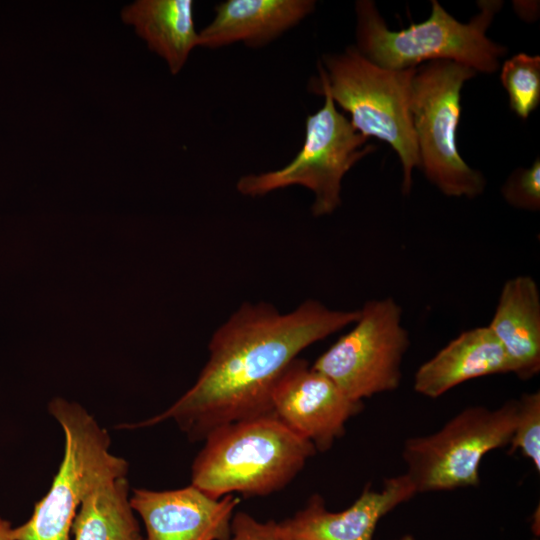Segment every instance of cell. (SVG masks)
Segmentation results:
<instances>
[{"mask_svg": "<svg viewBox=\"0 0 540 540\" xmlns=\"http://www.w3.org/2000/svg\"><path fill=\"white\" fill-rule=\"evenodd\" d=\"M0 540H14L11 523L0 517Z\"/></svg>", "mask_w": 540, "mask_h": 540, "instance_id": "22", "label": "cell"}, {"mask_svg": "<svg viewBox=\"0 0 540 540\" xmlns=\"http://www.w3.org/2000/svg\"><path fill=\"white\" fill-rule=\"evenodd\" d=\"M358 317L359 309H331L313 299L287 313L267 302H245L212 334L209 358L192 387L163 413L120 427L172 419L189 440L204 441L221 426L273 414L272 391L288 365Z\"/></svg>", "mask_w": 540, "mask_h": 540, "instance_id": "1", "label": "cell"}, {"mask_svg": "<svg viewBox=\"0 0 540 540\" xmlns=\"http://www.w3.org/2000/svg\"><path fill=\"white\" fill-rule=\"evenodd\" d=\"M204 441L191 467V484L217 499L280 491L317 452L274 414L221 426Z\"/></svg>", "mask_w": 540, "mask_h": 540, "instance_id": "2", "label": "cell"}, {"mask_svg": "<svg viewBox=\"0 0 540 540\" xmlns=\"http://www.w3.org/2000/svg\"><path fill=\"white\" fill-rule=\"evenodd\" d=\"M240 498H213L194 485L165 491L133 489L132 509L141 517L144 540H226Z\"/></svg>", "mask_w": 540, "mask_h": 540, "instance_id": "11", "label": "cell"}, {"mask_svg": "<svg viewBox=\"0 0 540 540\" xmlns=\"http://www.w3.org/2000/svg\"><path fill=\"white\" fill-rule=\"evenodd\" d=\"M226 540H291L281 522L258 521L244 511H236L231 522V534Z\"/></svg>", "mask_w": 540, "mask_h": 540, "instance_id": "21", "label": "cell"}, {"mask_svg": "<svg viewBox=\"0 0 540 540\" xmlns=\"http://www.w3.org/2000/svg\"><path fill=\"white\" fill-rule=\"evenodd\" d=\"M396 540H416V539L412 535L406 534V535H404L401 538L396 539Z\"/></svg>", "mask_w": 540, "mask_h": 540, "instance_id": "23", "label": "cell"}, {"mask_svg": "<svg viewBox=\"0 0 540 540\" xmlns=\"http://www.w3.org/2000/svg\"><path fill=\"white\" fill-rule=\"evenodd\" d=\"M500 79L511 110L526 119L540 102V58L519 53L504 62Z\"/></svg>", "mask_w": 540, "mask_h": 540, "instance_id": "18", "label": "cell"}, {"mask_svg": "<svg viewBox=\"0 0 540 540\" xmlns=\"http://www.w3.org/2000/svg\"><path fill=\"white\" fill-rule=\"evenodd\" d=\"M272 412L320 452L328 451L346 431V423L363 409L306 360H293L276 382Z\"/></svg>", "mask_w": 540, "mask_h": 540, "instance_id": "10", "label": "cell"}, {"mask_svg": "<svg viewBox=\"0 0 540 540\" xmlns=\"http://www.w3.org/2000/svg\"><path fill=\"white\" fill-rule=\"evenodd\" d=\"M64 434L58 472L30 518L13 528L14 540H71L82 500L103 477L126 475L128 463L110 453V436L78 403L54 398L48 405Z\"/></svg>", "mask_w": 540, "mask_h": 540, "instance_id": "5", "label": "cell"}, {"mask_svg": "<svg viewBox=\"0 0 540 540\" xmlns=\"http://www.w3.org/2000/svg\"><path fill=\"white\" fill-rule=\"evenodd\" d=\"M503 198L518 209L538 211L540 208V161L537 158L529 168L513 171L502 189Z\"/></svg>", "mask_w": 540, "mask_h": 540, "instance_id": "20", "label": "cell"}, {"mask_svg": "<svg viewBox=\"0 0 540 540\" xmlns=\"http://www.w3.org/2000/svg\"><path fill=\"white\" fill-rule=\"evenodd\" d=\"M402 313L392 297L366 301L352 328L322 353L312 367L356 402L396 390L410 346Z\"/></svg>", "mask_w": 540, "mask_h": 540, "instance_id": "9", "label": "cell"}, {"mask_svg": "<svg viewBox=\"0 0 540 540\" xmlns=\"http://www.w3.org/2000/svg\"><path fill=\"white\" fill-rule=\"evenodd\" d=\"M193 8L192 0H138L125 6L121 16L176 75L198 46Z\"/></svg>", "mask_w": 540, "mask_h": 540, "instance_id": "16", "label": "cell"}, {"mask_svg": "<svg viewBox=\"0 0 540 540\" xmlns=\"http://www.w3.org/2000/svg\"><path fill=\"white\" fill-rule=\"evenodd\" d=\"M476 73L460 63L439 59L417 66L412 79L410 110L419 167L449 197L472 199L486 186L482 173L462 159L457 147L461 89Z\"/></svg>", "mask_w": 540, "mask_h": 540, "instance_id": "6", "label": "cell"}, {"mask_svg": "<svg viewBox=\"0 0 540 540\" xmlns=\"http://www.w3.org/2000/svg\"><path fill=\"white\" fill-rule=\"evenodd\" d=\"M507 357L510 371L529 380L540 371V292L528 275L508 279L487 325Z\"/></svg>", "mask_w": 540, "mask_h": 540, "instance_id": "15", "label": "cell"}, {"mask_svg": "<svg viewBox=\"0 0 540 540\" xmlns=\"http://www.w3.org/2000/svg\"><path fill=\"white\" fill-rule=\"evenodd\" d=\"M428 19L391 31L370 0H359L356 12V49L374 64L390 69L415 68L432 60H451L476 72L493 73L506 48L490 40L486 31L502 7L497 0L478 2L479 13L461 23L436 0Z\"/></svg>", "mask_w": 540, "mask_h": 540, "instance_id": "3", "label": "cell"}, {"mask_svg": "<svg viewBox=\"0 0 540 540\" xmlns=\"http://www.w3.org/2000/svg\"><path fill=\"white\" fill-rule=\"evenodd\" d=\"M518 400L517 418L509 454L520 452L540 472V392L524 393Z\"/></svg>", "mask_w": 540, "mask_h": 540, "instance_id": "19", "label": "cell"}, {"mask_svg": "<svg viewBox=\"0 0 540 540\" xmlns=\"http://www.w3.org/2000/svg\"><path fill=\"white\" fill-rule=\"evenodd\" d=\"M316 93L324 96V105L306 118L305 139L299 152L280 169L239 178L236 184L239 193L261 197L298 185L313 192L311 211L316 217L332 214L341 205L345 174L375 151V146L366 144L368 138L337 110L328 92Z\"/></svg>", "mask_w": 540, "mask_h": 540, "instance_id": "8", "label": "cell"}, {"mask_svg": "<svg viewBox=\"0 0 540 540\" xmlns=\"http://www.w3.org/2000/svg\"><path fill=\"white\" fill-rule=\"evenodd\" d=\"M511 373L505 352L488 326L460 333L419 366L413 388L435 399L469 380Z\"/></svg>", "mask_w": 540, "mask_h": 540, "instance_id": "14", "label": "cell"}, {"mask_svg": "<svg viewBox=\"0 0 540 540\" xmlns=\"http://www.w3.org/2000/svg\"><path fill=\"white\" fill-rule=\"evenodd\" d=\"M313 0H227L199 32L198 46L216 49L242 42L263 47L297 26L315 9Z\"/></svg>", "mask_w": 540, "mask_h": 540, "instance_id": "13", "label": "cell"}, {"mask_svg": "<svg viewBox=\"0 0 540 540\" xmlns=\"http://www.w3.org/2000/svg\"><path fill=\"white\" fill-rule=\"evenodd\" d=\"M417 494L403 473L385 478L380 490L368 484L348 508L330 511L319 494L292 517L281 521L291 540H374L380 520Z\"/></svg>", "mask_w": 540, "mask_h": 540, "instance_id": "12", "label": "cell"}, {"mask_svg": "<svg viewBox=\"0 0 540 540\" xmlns=\"http://www.w3.org/2000/svg\"><path fill=\"white\" fill-rule=\"evenodd\" d=\"M517 410V399L507 400L495 409L469 406L438 431L408 438L402 458L405 474L416 492L478 486L484 456L509 445Z\"/></svg>", "mask_w": 540, "mask_h": 540, "instance_id": "7", "label": "cell"}, {"mask_svg": "<svg viewBox=\"0 0 540 540\" xmlns=\"http://www.w3.org/2000/svg\"><path fill=\"white\" fill-rule=\"evenodd\" d=\"M73 540H144L130 505L126 475L100 479L81 502L74 519Z\"/></svg>", "mask_w": 540, "mask_h": 540, "instance_id": "17", "label": "cell"}, {"mask_svg": "<svg viewBox=\"0 0 540 540\" xmlns=\"http://www.w3.org/2000/svg\"><path fill=\"white\" fill-rule=\"evenodd\" d=\"M415 70L382 68L349 46L341 53L324 54L318 63L319 78L310 85L314 93L328 92L359 133L385 141L397 152L404 194L411 190L413 168L420 166L410 110Z\"/></svg>", "mask_w": 540, "mask_h": 540, "instance_id": "4", "label": "cell"}]
</instances>
